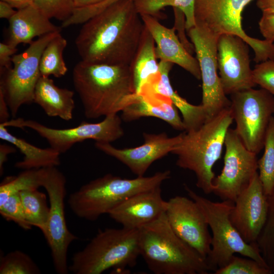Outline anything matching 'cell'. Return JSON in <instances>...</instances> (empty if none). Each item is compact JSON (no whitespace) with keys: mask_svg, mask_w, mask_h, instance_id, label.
Here are the masks:
<instances>
[{"mask_svg":"<svg viewBox=\"0 0 274 274\" xmlns=\"http://www.w3.org/2000/svg\"><path fill=\"white\" fill-rule=\"evenodd\" d=\"M145 26L134 0H119L83 23L75 40L81 61L129 66Z\"/></svg>","mask_w":274,"mask_h":274,"instance_id":"cell-1","label":"cell"},{"mask_svg":"<svg viewBox=\"0 0 274 274\" xmlns=\"http://www.w3.org/2000/svg\"><path fill=\"white\" fill-rule=\"evenodd\" d=\"M73 81L88 119L117 114L135 94L128 65L89 64L81 60L74 67Z\"/></svg>","mask_w":274,"mask_h":274,"instance_id":"cell-2","label":"cell"},{"mask_svg":"<svg viewBox=\"0 0 274 274\" xmlns=\"http://www.w3.org/2000/svg\"><path fill=\"white\" fill-rule=\"evenodd\" d=\"M140 255L155 274H207L206 260L179 237L165 213L139 229Z\"/></svg>","mask_w":274,"mask_h":274,"instance_id":"cell-3","label":"cell"},{"mask_svg":"<svg viewBox=\"0 0 274 274\" xmlns=\"http://www.w3.org/2000/svg\"><path fill=\"white\" fill-rule=\"evenodd\" d=\"M233 121L230 107L206 121L198 128L183 133L180 143L171 153L179 167L192 171L196 185L205 194L213 192V167L221 156L226 135Z\"/></svg>","mask_w":274,"mask_h":274,"instance_id":"cell-4","label":"cell"},{"mask_svg":"<svg viewBox=\"0 0 274 274\" xmlns=\"http://www.w3.org/2000/svg\"><path fill=\"white\" fill-rule=\"evenodd\" d=\"M170 177L169 170L134 179L108 174L91 181L71 194L68 203L77 217L95 221L132 195L160 186Z\"/></svg>","mask_w":274,"mask_h":274,"instance_id":"cell-5","label":"cell"},{"mask_svg":"<svg viewBox=\"0 0 274 274\" xmlns=\"http://www.w3.org/2000/svg\"><path fill=\"white\" fill-rule=\"evenodd\" d=\"M140 255L139 229L106 228L74 255L69 270L75 274H100L112 268L122 273L136 264Z\"/></svg>","mask_w":274,"mask_h":274,"instance_id":"cell-6","label":"cell"},{"mask_svg":"<svg viewBox=\"0 0 274 274\" xmlns=\"http://www.w3.org/2000/svg\"><path fill=\"white\" fill-rule=\"evenodd\" d=\"M184 187L204 214L212 232L211 249L206 259L209 271L215 272L226 266L234 253L254 259L268 268L256 242L248 244L245 242L231 223L229 215L234 202H214L197 194L186 184Z\"/></svg>","mask_w":274,"mask_h":274,"instance_id":"cell-7","label":"cell"},{"mask_svg":"<svg viewBox=\"0 0 274 274\" xmlns=\"http://www.w3.org/2000/svg\"><path fill=\"white\" fill-rule=\"evenodd\" d=\"M252 0H195V24L207 28L219 37L231 34L241 38L253 50L257 63L274 60V43L249 36L242 25V13Z\"/></svg>","mask_w":274,"mask_h":274,"instance_id":"cell-8","label":"cell"},{"mask_svg":"<svg viewBox=\"0 0 274 274\" xmlns=\"http://www.w3.org/2000/svg\"><path fill=\"white\" fill-rule=\"evenodd\" d=\"M60 32H51L33 41L24 51L13 56V66L1 71L0 91L13 117L22 105L33 102L35 89L41 77L42 54L48 44Z\"/></svg>","mask_w":274,"mask_h":274,"instance_id":"cell-9","label":"cell"},{"mask_svg":"<svg viewBox=\"0 0 274 274\" xmlns=\"http://www.w3.org/2000/svg\"><path fill=\"white\" fill-rule=\"evenodd\" d=\"M230 108L235 130L246 148L256 154L263 148L266 132L274 114V96L253 88L231 94Z\"/></svg>","mask_w":274,"mask_h":274,"instance_id":"cell-10","label":"cell"},{"mask_svg":"<svg viewBox=\"0 0 274 274\" xmlns=\"http://www.w3.org/2000/svg\"><path fill=\"white\" fill-rule=\"evenodd\" d=\"M66 178L56 167L45 168L43 184L49 200L50 211L42 231L50 248L53 263L59 274L68 273L67 252L71 244L78 237L68 230L65 218Z\"/></svg>","mask_w":274,"mask_h":274,"instance_id":"cell-11","label":"cell"},{"mask_svg":"<svg viewBox=\"0 0 274 274\" xmlns=\"http://www.w3.org/2000/svg\"><path fill=\"white\" fill-rule=\"evenodd\" d=\"M6 127L29 128L46 140L50 147L60 154L69 150L75 144L86 140L111 143L124 135L121 118L117 114L110 115L98 123L82 122L76 127L58 129L46 126L32 120L21 118L2 123Z\"/></svg>","mask_w":274,"mask_h":274,"instance_id":"cell-12","label":"cell"},{"mask_svg":"<svg viewBox=\"0 0 274 274\" xmlns=\"http://www.w3.org/2000/svg\"><path fill=\"white\" fill-rule=\"evenodd\" d=\"M187 30L199 65L202 83L201 105L206 111L208 120L230 106V100L224 92L217 73L219 37L199 24Z\"/></svg>","mask_w":274,"mask_h":274,"instance_id":"cell-13","label":"cell"},{"mask_svg":"<svg viewBox=\"0 0 274 274\" xmlns=\"http://www.w3.org/2000/svg\"><path fill=\"white\" fill-rule=\"evenodd\" d=\"M224 166L213 181V192L222 200L235 201L257 173V154L244 145L235 129L227 131Z\"/></svg>","mask_w":274,"mask_h":274,"instance_id":"cell-14","label":"cell"},{"mask_svg":"<svg viewBox=\"0 0 274 274\" xmlns=\"http://www.w3.org/2000/svg\"><path fill=\"white\" fill-rule=\"evenodd\" d=\"M248 46L241 38L235 35L223 34L218 38V69L226 95L256 85L250 65Z\"/></svg>","mask_w":274,"mask_h":274,"instance_id":"cell-15","label":"cell"},{"mask_svg":"<svg viewBox=\"0 0 274 274\" xmlns=\"http://www.w3.org/2000/svg\"><path fill=\"white\" fill-rule=\"evenodd\" d=\"M165 213L176 234L206 259L211 251L212 236L197 204L190 198L176 196L167 201Z\"/></svg>","mask_w":274,"mask_h":274,"instance_id":"cell-16","label":"cell"},{"mask_svg":"<svg viewBox=\"0 0 274 274\" xmlns=\"http://www.w3.org/2000/svg\"><path fill=\"white\" fill-rule=\"evenodd\" d=\"M143 144L133 148L119 149L110 143L95 142V147L125 164L137 177L144 176L156 160L171 153L180 143L183 133L169 137L165 132H144Z\"/></svg>","mask_w":274,"mask_h":274,"instance_id":"cell-17","label":"cell"},{"mask_svg":"<svg viewBox=\"0 0 274 274\" xmlns=\"http://www.w3.org/2000/svg\"><path fill=\"white\" fill-rule=\"evenodd\" d=\"M267 211V196L257 172L234 201L229 219L244 241L251 244L256 242Z\"/></svg>","mask_w":274,"mask_h":274,"instance_id":"cell-18","label":"cell"},{"mask_svg":"<svg viewBox=\"0 0 274 274\" xmlns=\"http://www.w3.org/2000/svg\"><path fill=\"white\" fill-rule=\"evenodd\" d=\"M161 186L136 193L125 199L108 214L122 227L139 229L165 213L167 201L161 194Z\"/></svg>","mask_w":274,"mask_h":274,"instance_id":"cell-19","label":"cell"},{"mask_svg":"<svg viewBox=\"0 0 274 274\" xmlns=\"http://www.w3.org/2000/svg\"><path fill=\"white\" fill-rule=\"evenodd\" d=\"M145 26L155 43L157 59L176 64L198 80L201 79L198 62L187 50L175 33V27L167 28L157 18L148 14L140 15Z\"/></svg>","mask_w":274,"mask_h":274,"instance_id":"cell-20","label":"cell"},{"mask_svg":"<svg viewBox=\"0 0 274 274\" xmlns=\"http://www.w3.org/2000/svg\"><path fill=\"white\" fill-rule=\"evenodd\" d=\"M173 64L160 61L159 77L144 87L140 94L158 95L168 98L182 114L185 131L196 129L207 120L206 111L201 104L193 105L190 104L174 90L169 78Z\"/></svg>","mask_w":274,"mask_h":274,"instance_id":"cell-21","label":"cell"},{"mask_svg":"<svg viewBox=\"0 0 274 274\" xmlns=\"http://www.w3.org/2000/svg\"><path fill=\"white\" fill-rule=\"evenodd\" d=\"M121 111L125 121L152 117L165 121L176 130H185L178 109L168 98L163 96L135 93Z\"/></svg>","mask_w":274,"mask_h":274,"instance_id":"cell-22","label":"cell"},{"mask_svg":"<svg viewBox=\"0 0 274 274\" xmlns=\"http://www.w3.org/2000/svg\"><path fill=\"white\" fill-rule=\"evenodd\" d=\"M9 22L7 43L15 48L21 43L31 44L36 37L61 30L33 4L17 10Z\"/></svg>","mask_w":274,"mask_h":274,"instance_id":"cell-23","label":"cell"},{"mask_svg":"<svg viewBox=\"0 0 274 274\" xmlns=\"http://www.w3.org/2000/svg\"><path fill=\"white\" fill-rule=\"evenodd\" d=\"M74 95L73 91L60 88L49 77L41 76L35 89L33 102L48 116L69 121L75 107Z\"/></svg>","mask_w":274,"mask_h":274,"instance_id":"cell-24","label":"cell"},{"mask_svg":"<svg viewBox=\"0 0 274 274\" xmlns=\"http://www.w3.org/2000/svg\"><path fill=\"white\" fill-rule=\"evenodd\" d=\"M135 93L160 76L159 62L155 51L154 40L147 28L145 27L136 52L129 65Z\"/></svg>","mask_w":274,"mask_h":274,"instance_id":"cell-25","label":"cell"},{"mask_svg":"<svg viewBox=\"0 0 274 274\" xmlns=\"http://www.w3.org/2000/svg\"><path fill=\"white\" fill-rule=\"evenodd\" d=\"M7 127L0 123V139L14 145L24 155L22 160L15 163V167L25 170L57 167L60 164V154L57 151L50 147H36L13 135Z\"/></svg>","mask_w":274,"mask_h":274,"instance_id":"cell-26","label":"cell"},{"mask_svg":"<svg viewBox=\"0 0 274 274\" xmlns=\"http://www.w3.org/2000/svg\"><path fill=\"white\" fill-rule=\"evenodd\" d=\"M45 173V168L25 169L16 176L6 178L0 185V206L12 195L42 187Z\"/></svg>","mask_w":274,"mask_h":274,"instance_id":"cell-27","label":"cell"},{"mask_svg":"<svg viewBox=\"0 0 274 274\" xmlns=\"http://www.w3.org/2000/svg\"><path fill=\"white\" fill-rule=\"evenodd\" d=\"M67 41L60 33L54 37L46 46L40 62L41 76L52 75L59 78L67 72V67L63 57V52Z\"/></svg>","mask_w":274,"mask_h":274,"instance_id":"cell-28","label":"cell"},{"mask_svg":"<svg viewBox=\"0 0 274 274\" xmlns=\"http://www.w3.org/2000/svg\"><path fill=\"white\" fill-rule=\"evenodd\" d=\"M26 220L42 232L46 225L50 211L46 194L38 189L19 193Z\"/></svg>","mask_w":274,"mask_h":274,"instance_id":"cell-29","label":"cell"},{"mask_svg":"<svg viewBox=\"0 0 274 274\" xmlns=\"http://www.w3.org/2000/svg\"><path fill=\"white\" fill-rule=\"evenodd\" d=\"M139 13L148 14L157 18L160 11L166 7L180 10L185 16V28L188 30L195 25V0H134Z\"/></svg>","mask_w":274,"mask_h":274,"instance_id":"cell-30","label":"cell"},{"mask_svg":"<svg viewBox=\"0 0 274 274\" xmlns=\"http://www.w3.org/2000/svg\"><path fill=\"white\" fill-rule=\"evenodd\" d=\"M264 152L258 160L259 176L266 196L274 189V117L269 121L264 139Z\"/></svg>","mask_w":274,"mask_h":274,"instance_id":"cell-31","label":"cell"},{"mask_svg":"<svg viewBox=\"0 0 274 274\" xmlns=\"http://www.w3.org/2000/svg\"><path fill=\"white\" fill-rule=\"evenodd\" d=\"M267 215L256 243L271 273H274V189L267 196Z\"/></svg>","mask_w":274,"mask_h":274,"instance_id":"cell-32","label":"cell"},{"mask_svg":"<svg viewBox=\"0 0 274 274\" xmlns=\"http://www.w3.org/2000/svg\"><path fill=\"white\" fill-rule=\"evenodd\" d=\"M41 270L25 253L15 250L3 255L0 260L1 274H38Z\"/></svg>","mask_w":274,"mask_h":274,"instance_id":"cell-33","label":"cell"},{"mask_svg":"<svg viewBox=\"0 0 274 274\" xmlns=\"http://www.w3.org/2000/svg\"><path fill=\"white\" fill-rule=\"evenodd\" d=\"M75 0H33V5L47 17L54 18L62 22L73 14Z\"/></svg>","mask_w":274,"mask_h":274,"instance_id":"cell-34","label":"cell"},{"mask_svg":"<svg viewBox=\"0 0 274 274\" xmlns=\"http://www.w3.org/2000/svg\"><path fill=\"white\" fill-rule=\"evenodd\" d=\"M215 274H272L270 270L251 258L233 255L226 266L216 270Z\"/></svg>","mask_w":274,"mask_h":274,"instance_id":"cell-35","label":"cell"},{"mask_svg":"<svg viewBox=\"0 0 274 274\" xmlns=\"http://www.w3.org/2000/svg\"><path fill=\"white\" fill-rule=\"evenodd\" d=\"M0 214L6 220L14 222L25 230L32 227L25 218L19 193L10 196L0 206Z\"/></svg>","mask_w":274,"mask_h":274,"instance_id":"cell-36","label":"cell"},{"mask_svg":"<svg viewBox=\"0 0 274 274\" xmlns=\"http://www.w3.org/2000/svg\"><path fill=\"white\" fill-rule=\"evenodd\" d=\"M118 1L119 0H104L95 5L76 8L72 16L62 22L61 26L67 27L73 25L83 24Z\"/></svg>","mask_w":274,"mask_h":274,"instance_id":"cell-37","label":"cell"},{"mask_svg":"<svg viewBox=\"0 0 274 274\" xmlns=\"http://www.w3.org/2000/svg\"><path fill=\"white\" fill-rule=\"evenodd\" d=\"M253 76L256 85L274 96V60L257 63L253 70Z\"/></svg>","mask_w":274,"mask_h":274,"instance_id":"cell-38","label":"cell"},{"mask_svg":"<svg viewBox=\"0 0 274 274\" xmlns=\"http://www.w3.org/2000/svg\"><path fill=\"white\" fill-rule=\"evenodd\" d=\"M259 28L265 40L274 43V13H262Z\"/></svg>","mask_w":274,"mask_h":274,"instance_id":"cell-39","label":"cell"},{"mask_svg":"<svg viewBox=\"0 0 274 274\" xmlns=\"http://www.w3.org/2000/svg\"><path fill=\"white\" fill-rule=\"evenodd\" d=\"M17 49L9 44L0 43V68L1 71L8 70L12 65V57L17 52Z\"/></svg>","mask_w":274,"mask_h":274,"instance_id":"cell-40","label":"cell"},{"mask_svg":"<svg viewBox=\"0 0 274 274\" xmlns=\"http://www.w3.org/2000/svg\"><path fill=\"white\" fill-rule=\"evenodd\" d=\"M16 149L12 146L6 144L0 145V174L4 171V165L8 159V155L16 152Z\"/></svg>","mask_w":274,"mask_h":274,"instance_id":"cell-41","label":"cell"},{"mask_svg":"<svg viewBox=\"0 0 274 274\" xmlns=\"http://www.w3.org/2000/svg\"><path fill=\"white\" fill-rule=\"evenodd\" d=\"M10 112L2 91H0V123L9 120Z\"/></svg>","mask_w":274,"mask_h":274,"instance_id":"cell-42","label":"cell"},{"mask_svg":"<svg viewBox=\"0 0 274 274\" xmlns=\"http://www.w3.org/2000/svg\"><path fill=\"white\" fill-rule=\"evenodd\" d=\"M17 11L14 10L8 3L0 1V18L9 20L16 13Z\"/></svg>","mask_w":274,"mask_h":274,"instance_id":"cell-43","label":"cell"},{"mask_svg":"<svg viewBox=\"0 0 274 274\" xmlns=\"http://www.w3.org/2000/svg\"><path fill=\"white\" fill-rule=\"evenodd\" d=\"M256 5L262 13H274V0H257Z\"/></svg>","mask_w":274,"mask_h":274,"instance_id":"cell-44","label":"cell"},{"mask_svg":"<svg viewBox=\"0 0 274 274\" xmlns=\"http://www.w3.org/2000/svg\"><path fill=\"white\" fill-rule=\"evenodd\" d=\"M9 4L17 10L24 8L33 4V0H1Z\"/></svg>","mask_w":274,"mask_h":274,"instance_id":"cell-45","label":"cell"},{"mask_svg":"<svg viewBox=\"0 0 274 274\" xmlns=\"http://www.w3.org/2000/svg\"><path fill=\"white\" fill-rule=\"evenodd\" d=\"M104 0H75V8H82L98 4Z\"/></svg>","mask_w":274,"mask_h":274,"instance_id":"cell-46","label":"cell"}]
</instances>
